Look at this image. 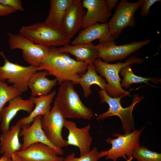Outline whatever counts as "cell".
<instances>
[{
	"label": "cell",
	"instance_id": "44dd1931",
	"mask_svg": "<svg viewBox=\"0 0 161 161\" xmlns=\"http://www.w3.org/2000/svg\"><path fill=\"white\" fill-rule=\"evenodd\" d=\"M21 128L17 123L12 126L7 132L0 135V153L11 158L13 154L21 151L22 144L19 140Z\"/></svg>",
	"mask_w": 161,
	"mask_h": 161
},
{
	"label": "cell",
	"instance_id": "4fadbf2b",
	"mask_svg": "<svg viewBox=\"0 0 161 161\" xmlns=\"http://www.w3.org/2000/svg\"><path fill=\"white\" fill-rule=\"evenodd\" d=\"M83 6L87 10L83 16L82 28H86L98 22L106 23L111 16L106 0H83Z\"/></svg>",
	"mask_w": 161,
	"mask_h": 161
},
{
	"label": "cell",
	"instance_id": "cb8c5ba5",
	"mask_svg": "<svg viewBox=\"0 0 161 161\" xmlns=\"http://www.w3.org/2000/svg\"><path fill=\"white\" fill-rule=\"evenodd\" d=\"M78 82L83 89L85 98L88 97L91 95L92 85L96 84L100 87L101 90H106L107 85L106 80L97 74L93 64H88L86 72L81 75Z\"/></svg>",
	"mask_w": 161,
	"mask_h": 161
},
{
	"label": "cell",
	"instance_id": "ba28073f",
	"mask_svg": "<svg viewBox=\"0 0 161 161\" xmlns=\"http://www.w3.org/2000/svg\"><path fill=\"white\" fill-rule=\"evenodd\" d=\"M7 35L10 49L21 50L23 59L30 65L38 68L47 57L50 47L35 44L20 34L9 32Z\"/></svg>",
	"mask_w": 161,
	"mask_h": 161
},
{
	"label": "cell",
	"instance_id": "1f68e13d",
	"mask_svg": "<svg viewBox=\"0 0 161 161\" xmlns=\"http://www.w3.org/2000/svg\"><path fill=\"white\" fill-rule=\"evenodd\" d=\"M118 1V0H106L107 6L109 10L111 11L117 4Z\"/></svg>",
	"mask_w": 161,
	"mask_h": 161
},
{
	"label": "cell",
	"instance_id": "9a60e30c",
	"mask_svg": "<svg viewBox=\"0 0 161 161\" xmlns=\"http://www.w3.org/2000/svg\"><path fill=\"white\" fill-rule=\"evenodd\" d=\"M85 13L81 0H73L67 10L63 22L62 30L70 39L82 28Z\"/></svg>",
	"mask_w": 161,
	"mask_h": 161
},
{
	"label": "cell",
	"instance_id": "52a82bcc",
	"mask_svg": "<svg viewBox=\"0 0 161 161\" xmlns=\"http://www.w3.org/2000/svg\"><path fill=\"white\" fill-rule=\"evenodd\" d=\"M0 55L4 61V64L0 66V81L10 83L22 94L28 90V83L32 75L37 71V67L31 65L24 66L10 61L4 52Z\"/></svg>",
	"mask_w": 161,
	"mask_h": 161
},
{
	"label": "cell",
	"instance_id": "83f0119b",
	"mask_svg": "<svg viewBox=\"0 0 161 161\" xmlns=\"http://www.w3.org/2000/svg\"><path fill=\"white\" fill-rule=\"evenodd\" d=\"M99 153L95 147L88 153L78 157H75V153L73 152L64 158L62 161H98L100 159Z\"/></svg>",
	"mask_w": 161,
	"mask_h": 161
},
{
	"label": "cell",
	"instance_id": "9c48e42d",
	"mask_svg": "<svg viewBox=\"0 0 161 161\" xmlns=\"http://www.w3.org/2000/svg\"><path fill=\"white\" fill-rule=\"evenodd\" d=\"M144 0H139L130 3L126 0H121L118 5L112 18L107 22L110 32L115 40L126 27H133L136 25L135 13L142 7Z\"/></svg>",
	"mask_w": 161,
	"mask_h": 161
},
{
	"label": "cell",
	"instance_id": "277c9868",
	"mask_svg": "<svg viewBox=\"0 0 161 161\" xmlns=\"http://www.w3.org/2000/svg\"><path fill=\"white\" fill-rule=\"evenodd\" d=\"M98 93L100 99V104L107 103L109 108L107 111L97 116V120H103L109 117L116 115L121 120L122 131L125 133H130L135 129L133 110L135 105L143 100L144 97V96L139 97L138 94H135L130 105L123 108L121 103V99L124 97L123 96L119 97H112L108 95L105 90H99Z\"/></svg>",
	"mask_w": 161,
	"mask_h": 161
},
{
	"label": "cell",
	"instance_id": "4dcf8cb0",
	"mask_svg": "<svg viewBox=\"0 0 161 161\" xmlns=\"http://www.w3.org/2000/svg\"><path fill=\"white\" fill-rule=\"evenodd\" d=\"M16 11L13 8L0 3V16H6Z\"/></svg>",
	"mask_w": 161,
	"mask_h": 161
},
{
	"label": "cell",
	"instance_id": "30bf717a",
	"mask_svg": "<svg viewBox=\"0 0 161 161\" xmlns=\"http://www.w3.org/2000/svg\"><path fill=\"white\" fill-rule=\"evenodd\" d=\"M66 119L54 103L49 112L42 116L41 119V127L48 139L56 147L61 149L69 146L62 135Z\"/></svg>",
	"mask_w": 161,
	"mask_h": 161
},
{
	"label": "cell",
	"instance_id": "e0dca14e",
	"mask_svg": "<svg viewBox=\"0 0 161 161\" xmlns=\"http://www.w3.org/2000/svg\"><path fill=\"white\" fill-rule=\"evenodd\" d=\"M15 154L25 161H62L64 159L51 147L41 143L32 144Z\"/></svg>",
	"mask_w": 161,
	"mask_h": 161
},
{
	"label": "cell",
	"instance_id": "d6a6232c",
	"mask_svg": "<svg viewBox=\"0 0 161 161\" xmlns=\"http://www.w3.org/2000/svg\"><path fill=\"white\" fill-rule=\"evenodd\" d=\"M11 158L12 161H25L15 154L12 155Z\"/></svg>",
	"mask_w": 161,
	"mask_h": 161
},
{
	"label": "cell",
	"instance_id": "6da1fadb",
	"mask_svg": "<svg viewBox=\"0 0 161 161\" xmlns=\"http://www.w3.org/2000/svg\"><path fill=\"white\" fill-rule=\"evenodd\" d=\"M88 64L71 58L66 53L60 52L56 47H50L48 56L37 71L46 70L49 75H52L60 85L63 81H70L78 84L81 75L86 71Z\"/></svg>",
	"mask_w": 161,
	"mask_h": 161
},
{
	"label": "cell",
	"instance_id": "5bb4252c",
	"mask_svg": "<svg viewBox=\"0 0 161 161\" xmlns=\"http://www.w3.org/2000/svg\"><path fill=\"white\" fill-rule=\"evenodd\" d=\"M64 127L69 131L66 140L68 145L78 147L80 156L89 153L93 140L89 132L91 125L89 124L83 127L79 128L75 122L66 119Z\"/></svg>",
	"mask_w": 161,
	"mask_h": 161
},
{
	"label": "cell",
	"instance_id": "836d02e7",
	"mask_svg": "<svg viewBox=\"0 0 161 161\" xmlns=\"http://www.w3.org/2000/svg\"><path fill=\"white\" fill-rule=\"evenodd\" d=\"M0 161H12L11 158L3 155L0 158Z\"/></svg>",
	"mask_w": 161,
	"mask_h": 161
},
{
	"label": "cell",
	"instance_id": "d4e9b609",
	"mask_svg": "<svg viewBox=\"0 0 161 161\" xmlns=\"http://www.w3.org/2000/svg\"><path fill=\"white\" fill-rule=\"evenodd\" d=\"M120 72L123 77L121 86L122 87L125 88H129L131 85L133 83H144L153 86L149 83V81L153 82L156 84L161 83V79L158 78L143 77L135 75L132 69L131 64L124 67L120 71Z\"/></svg>",
	"mask_w": 161,
	"mask_h": 161
},
{
	"label": "cell",
	"instance_id": "4316f807",
	"mask_svg": "<svg viewBox=\"0 0 161 161\" xmlns=\"http://www.w3.org/2000/svg\"><path fill=\"white\" fill-rule=\"evenodd\" d=\"M132 156L137 161H161L160 153L151 151L143 146L135 148Z\"/></svg>",
	"mask_w": 161,
	"mask_h": 161
},
{
	"label": "cell",
	"instance_id": "7a4b0ae2",
	"mask_svg": "<svg viewBox=\"0 0 161 161\" xmlns=\"http://www.w3.org/2000/svg\"><path fill=\"white\" fill-rule=\"evenodd\" d=\"M59 85L54 103L66 119L90 120L93 117L92 111L83 103L73 82L66 80Z\"/></svg>",
	"mask_w": 161,
	"mask_h": 161
},
{
	"label": "cell",
	"instance_id": "f1b7e54d",
	"mask_svg": "<svg viewBox=\"0 0 161 161\" xmlns=\"http://www.w3.org/2000/svg\"><path fill=\"white\" fill-rule=\"evenodd\" d=\"M0 3L10 7L16 11H23L24 10L21 0H0Z\"/></svg>",
	"mask_w": 161,
	"mask_h": 161
},
{
	"label": "cell",
	"instance_id": "7c38bea8",
	"mask_svg": "<svg viewBox=\"0 0 161 161\" xmlns=\"http://www.w3.org/2000/svg\"><path fill=\"white\" fill-rule=\"evenodd\" d=\"M42 116L35 117L32 124L21 127L19 136L22 137L23 141L21 150L26 149L30 145L36 143H41L51 147L58 155H62L64 153L62 149L59 148L53 144L48 139L44 133L41 125Z\"/></svg>",
	"mask_w": 161,
	"mask_h": 161
},
{
	"label": "cell",
	"instance_id": "ffe728a7",
	"mask_svg": "<svg viewBox=\"0 0 161 161\" xmlns=\"http://www.w3.org/2000/svg\"><path fill=\"white\" fill-rule=\"evenodd\" d=\"M48 72L46 70L36 72L30 79L28 87L30 89L32 97L47 95L52 92L58 83L57 79L51 80L46 77Z\"/></svg>",
	"mask_w": 161,
	"mask_h": 161
},
{
	"label": "cell",
	"instance_id": "3957f363",
	"mask_svg": "<svg viewBox=\"0 0 161 161\" xmlns=\"http://www.w3.org/2000/svg\"><path fill=\"white\" fill-rule=\"evenodd\" d=\"M144 61L143 59L132 56L125 62L110 64L97 58L95 60L93 64L97 73L101 76L104 77L107 82L105 90L107 93L111 97H116L122 96H131L130 91L125 90L121 86L122 80L119 75L120 71L129 65L141 64Z\"/></svg>",
	"mask_w": 161,
	"mask_h": 161
},
{
	"label": "cell",
	"instance_id": "ac0fdd59",
	"mask_svg": "<svg viewBox=\"0 0 161 161\" xmlns=\"http://www.w3.org/2000/svg\"><path fill=\"white\" fill-rule=\"evenodd\" d=\"M96 39L99 40V43L114 41L110 32L107 23H97L84 29L72 41L71 44L90 43Z\"/></svg>",
	"mask_w": 161,
	"mask_h": 161
},
{
	"label": "cell",
	"instance_id": "d6986e66",
	"mask_svg": "<svg viewBox=\"0 0 161 161\" xmlns=\"http://www.w3.org/2000/svg\"><path fill=\"white\" fill-rule=\"evenodd\" d=\"M56 93V91L54 90L46 95L37 97H30L29 99L32 101L35 105V108L28 116L20 119L16 123L21 128L30 125L36 117L39 115L42 116L48 113L51 109V104Z\"/></svg>",
	"mask_w": 161,
	"mask_h": 161
},
{
	"label": "cell",
	"instance_id": "8fae6325",
	"mask_svg": "<svg viewBox=\"0 0 161 161\" xmlns=\"http://www.w3.org/2000/svg\"><path fill=\"white\" fill-rule=\"evenodd\" d=\"M150 42V40L135 41L129 44L117 45L114 41L111 40L99 43L96 45L98 58L108 63L121 60L138 50Z\"/></svg>",
	"mask_w": 161,
	"mask_h": 161
},
{
	"label": "cell",
	"instance_id": "f546056e",
	"mask_svg": "<svg viewBox=\"0 0 161 161\" xmlns=\"http://www.w3.org/2000/svg\"><path fill=\"white\" fill-rule=\"evenodd\" d=\"M159 0H144L140 12V15L143 17L147 16L150 13V9L151 7Z\"/></svg>",
	"mask_w": 161,
	"mask_h": 161
},
{
	"label": "cell",
	"instance_id": "7402d4cb",
	"mask_svg": "<svg viewBox=\"0 0 161 161\" xmlns=\"http://www.w3.org/2000/svg\"><path fill=\"white\" fill-rule=\"evenodd\" d=\"M61 52L70 54L75 56L79 62H85L88 64H93L98 58L96 45L92 43L70 45L69 44L58 48Z\"/></svg>",
	"mask_w": 161,
	"mask_h": 161
},
{
	"label": "cell",
	"instance_id": "484cf974",
	"mask_svg": "<svg viewBox=\"0 0 161 161\" xmlns=\"http://www.w3.org/2000/svg\"><path fill=\"white\" fill-rule=\"evenodd\" d=\"M22 94L12 85L9 86L5 82L0 81V123L1 114L5 105Z\"/></svg>",
	"mask_w": 161,
	"mask_h": 161
},
{
	"label": "cell",
	"instance_id": "8992f818",
	"mask_svg": "<svg viewBox=\"0 0 161 161\" xmlns=\"http://www.w3.org/2000/svg\"><path fill=\"white\" fill-rule=\"evenodd\" d=\"M19 34L34 43L48 47L63 46L70 39L61 30L52 27L44 22H37L24 26Z\"/></svg>",
	"mask_w": 161,
	"mask_h": 161
},
{
	"label": "cell",
	"instance_id": "603a6c76",
	"mask_svg": "<svg viewBox=\"0 0 161 161\" xmlns=\"http://www.w3.org/2000/svg\"><path fill=\"white\" fill-rule=\"evenodd\" d=\"M73 0H51L49 14L44 22L47 25L62 30L63 22L67 10Z\"/></svg>",
	"mask_w": 161,
	"mask_h": 161
},
{
	"label": "cell",
	"instance_id": "2e32d148",
	"mask_svg": "<svg viewBox=\"0 0 161 161\" xmlns=\"http://www.w3.org/2000/svg\"><path fill=\"white\" fill-rule=\"evenodd\" d=\"M8 102V105L4 107L1 114L0 128L3 133L9 130L11 122L19 112L23 111L30 114L34 106L31 100L24 99L21 95Z\"/></svg>",
	"mask_w": 161,
	"mask_h": 161
},
{
	"label": "cell",
	"instance_id": "5b68a950",
	"mask_svg": "<svg viewBox=\"0 0 161 161\" xmlns=\"http://www.w3.org/2000/svg\"><path fill=\"white\" fill-rule=\"evenodd\" d=\"M145 127L140 129H135L129 133L121 134L114 133L113 136L116 137L115 139L108 137L106 142L111 145L109 150L101 151L99 153L100 158L106 156L105 159H110L113 161H117V159L122 157L126 161H131L133 159V152L134 150L140 146V139L142 131Z\"/></svg>",
	"mask_w": 161,
	"mask_h": 161
}]
</instances>
